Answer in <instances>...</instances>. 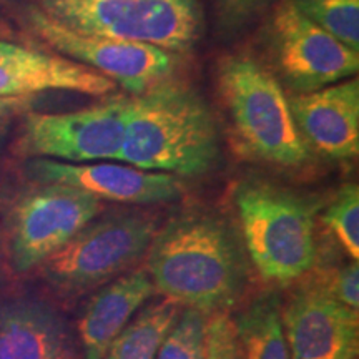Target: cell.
<instances>
[{"label":"cell","mask_w":359,"mask_h":359,"mask_svg":"<svg viewBox=\"0 0 359 359\" xmlns=\"http://www.w3.org/2000/svg\"><path fill=\"white\" fill-rule=\"evenodd\" d=\"M156 293L205 314L228 311L245 290L238 233L217 213L188 210L156 230L145 255Z\"/></svg>","instance_id":"1"},{"label":"cell","mask_w":359,"mask_h":359,"mask_svg":"<svg viewBox=\"0 0 359 359\" xmlns=\"http://www.w3.org/2000/svg\"><path fill=\"white\" fill-rule=\"evenodd\" d=\"M120 161L148 172L203 177L219 160V135L203 97L183 80L161 79L128 97Z\"/></svg>","instance_id":"2"},{"label":"cell","mask_w":359,"mask_h":359,"mask_svg":"<svg viewBox=\"0 0 359 359\" xmlns=\"http://www.w3.org/2000/svg\"><path fill=\"white\" fill-rule=\"evenodd\" d=\"M217 83L236 143L246 156L283 168L311 161L296 128L283 85L250 55H226L217 65Z\"/></svg>","instance_id":"3"},{"label":"cell","mask_w":359,"mask_h":359,"mask_svg":"<svg viewBox=\"0 0 359 359\" xmlns=\"http://www.w3.org/2000/svg\"><path fill=\"white\" fill-rule=\"evenodd\" d=\"M235 205L250 259L264 280L288 285L316 266V208L308 200L248 180L236 187Z\"/></svg>","instance_id":"4"},{"label":"cell","mask_w":359,"mask_h":359,"mask_svg":"<svg viewBox=\"0 0 359 359\" xmlns=\"http://www.w3.org/2000/svg\"><path fill=\"white\" fill-rule=\"evenodd\" d=\"M45 15L77 34L148 43L172 53L203 32L198 0H39Z\"/></svg>","instance_id":"5"},{"label":"cell","mask_w":359,"mask_h":359,"mask_svg":"<svg viewBox=\"0 0 359 359\" xmlns=\"http://www.w3.org/2000/svg\"><path fill=\"white\" fill-rule=\"evenodd\" d=\"M156 233L150 215L118 213L92 219L40 264L57 290L82 294L128 273L145 258Z\"/></svg>","instance_id":"6"},{"label":"cell","mask_w":359,"mask_h":359,"mask_svg":"<svg viewBox=\"0 0 359 359\" xmlns=\"http://www.w3.org/2000/svg\"><path fill=\"white\" fill-rule=\"evenodd\" d=\"M266 50L278 82L293 93L316 92L356 77L359 52L336 40L281 0L266 24Z\"/></svg>","instance_id":"7"},{"label":"cell","mask_w":359,"mask_h":359,"mask_svg":"<svg viewBox=\"0 0 359 359\" xmlns=\"http://www.w3.org/2000/svg\"><path fill=\"white\" fill-rule=\"evenodd\" d=\"M128 97H115L67 114H27L17 150L27 158L67 163L118 160Z\"/></svg>","instance_id":"8"},{"label":"cell","mask_w":359,"mask_h":359,"mask_svg":"<svg viewBox=\"0 0 359 359\" xmlns=\"http://www.w3.org/2000/svg\"><path fill=\"white\" fill-rule=\"evenodd\" d=\"M102 212V200L75 187L39 183L11 215V259L15 271L37 268Z\"/></svg>","instance_id":"9"},{"label":"cell","mask_w":359,"mask_h":359,"mask_svg":"<svg viewBox=\"0 0 359 359\" xmlns=\"http://www.w3.org/2000/svg\"><path fill=\"white\" fill-rule=\"evenodd\" d=\"M25 24L62 57L98 72L132 97L170 77L177 67V57L172 52L148 43L77 34L57 24L37 7L27 8Z\"/></svg>","instance_id":"10"},{"label":"cell","mask_w":359,"mask_h":359,"mask_svg":"<svg viewBox=\"0 0 359 359\" xmlns=\"http://www.w3.org/2000/svg\"><path fill=\"white\" fill-rule=\"evenodd\" d=\"M25 173L37 183L75 187L98 200L125 205L168 203L183 193V183L175 175L148 172L127 163H67L30 158Z\"/></svg>","instance_id":"11"},{"label":"cell","mask_w":359,"mask_h":359,"mask_svg":"<svg viewBox=\"0 0 359 359\" xmlns=\"http://www.w3.org/2000/svg\"><path fill=\"white\" fill-rule=\"evenodd\" d=\"M281 321L291 359L358 356V313L309 286L281 309Z\"/></svg>","instance_id":"12"},{"label":"cell","mask_w":359,"mask_h":359,"mask_svg":"<svg viewBox=\"0 0 359 359\" xmlns=\"http://www.w3.org/2000/svg\"><path fill=\"white\" fill-rule=\"evenodd\" d=\"M288 105L309 147L331 160L356 158L359 151V80L346 79L309 93H293Z\"/></svg>","instance_id":"13"},{"label":"cell","mask_w":359,"mask_h":359,"mask_svg":"<svg viewBox=\"0 0 359 359\" xmlns=\"http://www.w3.org/2000/svg\"><path fill=\"white\" fill-rule=\"evenodd\" d=\"M115 88L110 79L79 62L0 40V98L30 97L47 90L102 97Z\"/></svg>","instance_id":"14"},{"label":"cell","mask_w":359,"mask_h":359,"mask_svg":"<svg viewBox=\"0 0 359 359\" xmlns=\"http://www.w3.org/2000/svg\"><path fill=\"white\" fill-rule=\"evenodd\" d=\"M0 359H75L69 325L40 299L17 298L2 303Z\"/></svg>","instance_id":"15"},{"label":"cell","mask_w":359,"mask_h":359,"mask_svg":"<svg viewBox=\"0 0 359 359\" xmlns=\"http://www.w3.org/2000/svg\"><path fill=\"white\" fill-rule=\"evenodd\" d=\"M156 294L145 268L130 269L98 288L79 320L85 359H103L116 336Z\"/></svg>","instance_id":"16"},{"label":"cell","mask_w":359,"mask_h":359,"mask_svg":"<svg viewBox=\"0 0 359 359\" xmlns=\"http://www.w3.org/2000/svg\"><path fill=\"white\" fill-rule=\"evenodd\" d=\"M238 359H291L275 293L255 298L235 320Z\"/></svg>","instance_id":"17"},{"label":"cell","mask_w":359,"mask_h":359,"mask_svg":"<svg viewBox=\"0 0 359 359\" xmlns=\"http://www.w3.org/2000/svg\"><path fill=\"white\" fill-rule=\"evenodd\" d=\"M182 306L172 299L148 302L116 336L103 359H155Z\"/></svg>","instance_id":"18"},{"label":"cell","mask_w":359,"mask_h":359,"mask_svg":"<svg viewBox=\"0 0 359 359\" xmlns=\"http://www.w3.org/2000/svg\"><path fill=\"white\" fill-rule=\"evenodd\" d=\"M303 15L359 52V0H291Z\"/></svg>","instance_id":"19"},{"label":"cell","mask_w":359,"mask_h":359,"mask_svg":"<svg viewBox=\"0 0 359 359\" xmlns=\"http://www.w3.org/2000/svg\"><path fill=\"white\" fill-rule=\"evenodd\" d=\"M208 314L185 308L163 339L155 359H205Z\"/></svg>","instance_id":"20"},{"label":"cell","mask_w":359,"mask_h":359,"mask_svg":"<svg viewBox=\"0 0 359 359\" xmlns=\"http://www.w3.org/2000/svg\"><path fill=\"white\" fill-rule=\"evenodd\" d=\"M321 222L327 226L351 259L359 258V188L348 183L323 210Z\"/></svg>","instance_id":"21"},{"label":"cell","mask_w":359,"mask_h":359,"mask_svg":"<svg viewBox=\"0 0 359 359\" xmlns=\"http://www.w3.org/2000/svg\"><path fill=\"white\" fill-rule=\"evenodd\" d=\"M309 288L330 296L344 304L351 311H359V264L358 259H349L339 266L323 268L314 276V285Z\"/></svg>","instance_id":"22"},{"label":"cell","mask_w":359,"mask_h":359,"mask_svg":"<svg viewBox=\"0 0 359 359\" xmlns=\"http://www.w3.org/2000/svg\"><path fill=\"white\" fill-rule=\"evenodd\" d=\"M205 359H238L236 327L228 311L210 314Z\"/></svg>","instance_id":"23"},{"label":"cell","mask_w":359,"mask_h":359,"mask_svg":"<svg viewBox=\"0 0 359 359\" xmlns=\"http://www.w3.org/2000/svg\"><path fill=\"white\" fill-rule=\"evenodd\" d=\"M269 0H217L218 27L226 34H235L255 19Z\"/></svg>","instance_id":"24"},{"label":"cell","mask_w":359,"mask_h":359,"mask_svg":"<svg viewBox=\"0 0 359 359\" xmlns=\"http://www.w3.org/2000/svg\"><path fill=\"white\" fill-rule=\"evenodd\" d=\"M30 97H4L0 98V118H11V116L22 114L30 109Z\"/></svg>","instance_id":"25"},{"label":"cell","mask_w":359,"mask_h":359,"mask_svg":"<svg viewBox=\"0 0 359 359\" xmlns=\"http://www.w3.org/2000/svg\"><path fill=\"white\" fill-rule=\"evenodd\" d=\"M12 37H13V32L11 25L7 24L6 17H4L2 11H0V40H7V42H11Z\"/></svg>","instance_id":"26"},{"label":"cell","mask_w":359,"mask_h":359,"mask_svg":"<svg viewBox=\"0 0 359 359\" xmlns=\"http://www.w3.org/2000/svg\"><path fill=\"white\" fill-rule=\"evenodd\" d=\"M8 127H11V118H0V154H2L4 142H6Z\"/></svg>","instance_id":"27"}]
</instances>
